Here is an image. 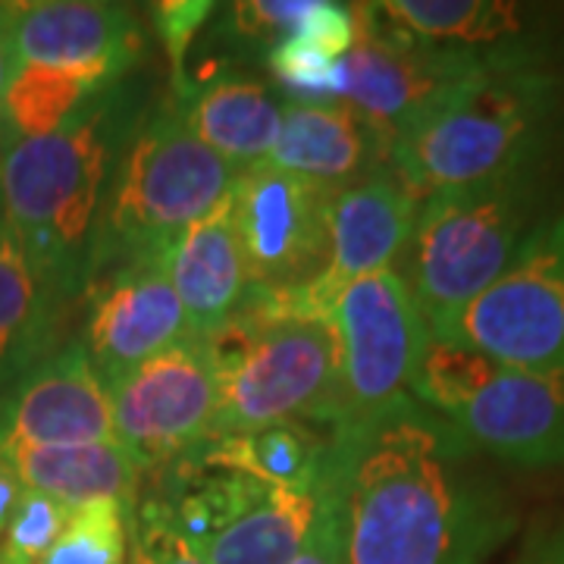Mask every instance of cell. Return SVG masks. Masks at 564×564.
Returning a JSON list of instances; mask_svg holds the SVG:
<instances>
[{
	"instance_id": "cell-1",
	"label": "cell",
	"mask_w": 564,
	"mask_h": 564,
	"mask_svg": "<svg viewBox=\"0 0 564 564\" xmlns=\"http://www.w3.org/2000/svg\"><path fill=\"white\" fill-rule=\"evenodd\" d=\"M339 445L351 452L348 564H486L518 524L480 452L423 404Z\"/></svg>"
},
{
	"instance_id": "cell-2",
	"label": "cell",
	"mask_w": 564,
	"mask_h": 564,
	"mask_svg": "<svg viewBox=\"0 0 564 564\" xmlns=\"http://www.w3.org/2000/svg\"><path fill=\"white\" fill-rule=\"evenodd\" d=\"M555 107V79L521 44H505L477 79L392 139L389 166L421 204L445 188L533 173Z\"/></svg>"
},
{
	"instance_id": "cell-3",
	"label": "cell",
	"mask_w": 564,
	"mask_h": 564,
	"mask_svg": "<svg viewBox=\"0 0 564 564\" xmlns=\"http://www.w3.org/2000/svg\"><path fill=\"white\" fill-rule=\"evenodd\" d=\"M110 91L39 139L0 144L3 220L39 280L61 299L88 285L113 148Z\"/></svg>"
},
{
	"instance_id": "cell-4",
	"label": "cell",
	"mask_w": 564,
	"mask_h": 564,
	"mask_svg": "<svg viewBox=\"0 0 564 564\" xmlns=\"http://www.w3.org/2000/svg\"><path fill=\"white\" fill-rule=\"evenodd\" d=\"M207 343L220 377L214 440L285 421L333 423L339 389L333 317L307 314L289 299L248 292L242 311Z\"/></svg>"
},
{
	"instance_id": "cell-5",
	"label": "cell",
	"mask_w": 564,
	"mask_h": 564,
	"mask_svg": "<svg viewBox=\"0 0 564 564\" xmlns=\"http://www.w3.org/2000/svg\"><path fill=\"white\" fill-rule=\"evenodd\" d=\"M239 170L180 120L173 104L135 132L107 195L88 282L126 261L161 258L188 226L217 210Z\"/></svg>"
},
{
	"instance_id": "cell-6",
	"label": "cell",
	"mask_w": 564,
	"mask_h": 564,
	"mask_svg": "<svg viewBox=\"0 0 564 564\" xmlns=\"http://www.w3.org/2000/svg\"><path fill=\"white\" fill-rule=\"evenodd\" d=\"M533 226V173L445 188L421 204L402 276L433 339L502 276Z\"/></svg>"
},
{
	"instance_id": "cell-7",
	"label": "cell",
	"mask_w": 564,
	"mask_h": 564,
	"mask_svg": "<svg viewBox=\"0 0 564 564\" xmlns=\"http://www.w3.org/2000/svg\"><path fill=\"white\" fill-rule=\"evenodd\" d=\"M329 317L339 336V389L329 440L361 443L389 414L414 402L411 386L433 336L402 270L351 282Z\"/></svg>"
},
{
	"instance_id": "cell-8",
	"label": "cell",
	"mask_w": 564,
	"mask_h": 564,
	"mask_svg": "<svg viewBox=\"0 0 564 564\" xmlns=\"http://www.w3.org/2000/svg\"><path fill=\"white\" fill-rule=\"evenodd\" d=\"M355 10V44L339 61L336 101L355 107L389 144L477 79L499 51L426 44L389 25L373 3Z\"/></svg>"
},
{
	"instance_id": "cell-9",
	"label": "cell",
	"mask_w": 564,
	"mask_h": 564,
	"mask_svg": "<svg viewBox=\"0 0 564 564\" xmlns=\"http://www.w3.org/2000/svg\"><path fill=\"white\" fill-rule=\"evenodd\" d=\"M117 443L141 464L161 470L214 443L220 417L217 355L192 336L135 364L107 383Z\"/></svg>"
},
{
	"instance_id": "cell-10",
	"label": "cell",
	"mask_w": 564,
	"mask_h": 564,
	"mask_svg": "<svg viewBox=\"0 0 564 564\" xmlns=\"http://www.w3.org/2000/svg\"><path fill=\"white\" fill-rule=\"evenodd\" d=\"M443 343L511 370H564V214L540 220L514 261Z\"/></svg>"
},
{
	"instance_id": "cell-11",
	"label": "cell",
	"mask_w": 564,
	"mask_h": 564,
	"mask_svg": "<svg viewBox=\"0 0 564 564\" xmlns=\"http://www.w3.org/2000/svg\"><path fill=\"white\" fill-rule=\"evenodd\" d=\"M336 192L270 163L239 170L229 192L251 295H302L329 261Z\"/></svg>"
},
{
	"instance_id": "cell-12",
	"label": "cell",
	"mask_w": 564,
	"mask_h": 564,
	"mask_svg": "<svg viewBox=\"0 0 564 564\" xmlns=\"http://www.w3.org/2000/svg\"><path fill=\"white\" fill-rule=\"evenodd\" d=\"M421 202L408 192L392 166H380L361 182L336 192L329 207V261L317 280L292 295L307 314L329 317L336 299L351 282L399 270L414 236Z\"/></svg>"
},
{
	"instance_id": "cell-13",
	"label": "cell",
	"mask_w": 564,
	"mask_h": 564,
	"mask_svg": "<svg viewBox=\"0 0 564 564\" xmlns=\"http://www.w3.org/2000/svg\"><path fill=\"white\" fill-rule=\"evenodd\" d=\"M192 323L173 289L166 258H141L110 267L91 292L85 351L110 383L135 364L192 339Z\"/></svg>"
},
{
	"instance_id": "cell-14",
	"label": "cell",
	"mask_w": 564,
	"mask_h": 564,
	"mask_svg": "<svg viewBox=\"0 0 564 564\" xmlns=\"http://www.w3.org/2000/svg\"><path fill=\"white\" fill-rule=\"evenodd\" d=\"M445 421L496 462L527 470L564 467V370L496 367Z\"/></svg>"
},
{
	"instance_id": "cell-15",
	"label": "cell",
	"mask_w": 564,
	"mask_h": 564,
	"mask_svg": "<svg viewBox=\"0 0 564 564\" xmlns=\"http://www.w3.org/2000/svg\"><path fill=\"white\" fill-rule=\"evenodd\" d=\"M113 440L107 383L82 343L57 348L0 395V452Z\"/></svg>"
},
{
	"instance_id": "cell-16",
	"label": "cell",
	"mask_w": 564,
	"mask_h": 564,
	"mask_svg": "<svg viewBox=\"0 0 564 564\" xmlns=\"http://www.w3.org/2000/svg\"><path fill=\"white\" fill-rule=\"evenodd\" d=\"M141 54L135 13L104 0L20 3L13 22V66H41L117 82Z\"/></svg>"
},
{
	"instance_id": "cell-17",
	"label": "cell",
	"mask_w": 564,
	"mask_h": 564,
	"mask_svg": "<svg viewBox=\"0 0 564 564\" xmlns=\"http://www.w3.org/2000/svg\"><path fill=\"white\" fill-rule=\"evenodd\" d=\"M263 163L343 192L389 166V139L343 101H289L280 139Z\"/></svg>"
},
{
	"instance_id": "cell-18",
	"label": "cell",
	"mask_w": 564,
	"mask_h": 564,
	"mask_svg": "<svg viewBox=\"0 0 564 564\" xmlns=\"http://www.w3.org/2000/svg\"><path fill=\"white\" fill-rule=\"evenodd\" d=\"M163 258L195 336H214L242 311L251 285L229 198L188 226Z\"/></svg>"
},
{
	"instance_id": "cell-19",
	"label": "cell",
	"mask_w": 564,
	"mask_h": 564,
	"mask_svg": "<svg viewBox=\"0 0 564 564\" xmlns=\"http://www.w3.org/2000/svg\"><path fill=\"white\" fill-rule=\"evenodd\" d=\"M170 104L195 139L236 170H248L270 158L280 139L285 107L263 82L239 73H220L202 85L176 82Z\"/></svg>"
},
{
	"instance_id": "cell-20",
	"label": "cell",
	"mask_w": 564,
	"mask_h": 564,
	"mask_svg": "<svg viewBox=\"0 0 564 564\" xmlns=\"http://www.w3.org/2000/svg\"><path fill=\"white\" fill-rule=\"evenodd\" d=\"M20 474L25 489L44 492L69 511L101 499L139 508L141 464L113 443L13 445L0 452Z\"/></svg>"
},
{
	"instance_id": "cell-21",
	"label": "cell",
	"mask_w": 564,
	"mask_h": 564,
	"mask_svg": "<svg viewBox=\"0 0 564 564\" xmlns=\"http://www.w3.org/2000/svg\"><path fill=\"white\" fill-rule=\"evenodd\" d=\"M61 304L7 229L0 236V392L57 351Z\"/></svg>"
},
{
	"instance_id": "cell-22",
	"label": "cell",
	"mask_w": 564,
	"mask_h": 564,
	"mask_svg": "<svg viewBox=\"0 0 564 564\" xmlns=\"http://www.w3.org/2000/svg\"><path fill=\"white\" fill-rule=\"evenodd\" d=\"M326 455L329 440L317 436L304 421H285L251 433L220 436L195 452L192 462L236 470L267 489L314 492L321 484Z\"/></svg>"
},
{
	"instance_id": "cell-23",
	"label": "cell",
	"mask_w": 564,
	"mask_h": 564,
	"mask_svg": "<svg viewBox=\"0 0 564 564\" xmlns=\"http://www.w3.org/2000/svg\"><path fill=\"white\" fill-rule=\"evenodd\" d=\"M373 10L404 35L440 47L496 51L521 32V10L496 0H386Z\"/></svg>"
},
{
	"instance_id": "cell-24",
	"label": "cell",
	"mask_w": 564,
	"mask_h": 564,
	"mask_svg": "<svg viewBox=\"0 0 564 564\" xmlns=\"http://www.w3.org/2000/svg\"><path fill=\"white\" fill-rule=\"evenodd\" d=\"M317 511L314 492L270 489L251 511L229 524L204 549L207 564H289L311 530Z\"/></svg>"
},
{
	"instance_id": "cell-25",
	"label": "cell",
	"mask_w": 564,
	"mask_h": 564,
	"mask_svg": "<svg viewBox=\"0 0 564 564\" xmlns=\"http://www.w3.org/2000/svg\"><path fill=\"white\" fill-rule=\"evenodd\" d=\"M117 85L85 76V73H61L41 66H13V76L3 98L0 126L7 139H39L63 122L73 120L82 107L101 98Z\"/></svg>"
},
{
	"instance_id": "cell-26",
	"label": "cell",
	"mask_w": 564,
	"mask_h": 564,
	"mask_svg": "<svg viewBox=\"0 0 564 564\" xmlns=\"http://www.w3.org/2000/svg\"><path fill=\"white\" fill-rule=\"evenodd\" d=\"M496 367L499 364L489 361L486 355L467 345L430 339L414 386H411V395L426 411L440 417H452L496 373Z\"/></svg>"
},
{
	"instance_id": "cell-27",
	"label": "cell",
	"mask_w": 564,
	"mask_h": 564,
	"mask_svg": "<svg viewBox=\"0 0 564 564\" xmlns=\"http://www.w3.org/2000/svg\"><path fill=\"white\" fill-rule=\"evenodd\" d=\"M132 514L113 499L76 508L61 540L39 564H129V524Z\"/></svg>"
},
{
	"instance_id": "cell-28",
	"label": "cell",
	"mask_w": 564,
	"mask_h": 564,
	"mask_svg": "<svg viewBox=\"0 0 564 564\" xmlns=\"http://www.w3.org/2000/svg\"><path fill=\"white\" fill-rule=\"evenodd\" d=\"M348 445L329 440V455L317 484V511L299 555L289 564H348Z\"/></svg>"
},
{
	"instance_id": "cell-29",
	"label": "cell",
	"mask_w": 564,
	"mask_h": 564,
	"mask_svg": "<svg viewBox=\"0 0 564 564\" xmlns=\"http://www.w3.org/2000/svg\"><path fill=\"white\" fill-rule=\"evenodd\" d=\"M69 508L57 499L25 489L0 533V564H39L69 524Z\"/></svg>"
},
{
	"instance_id": "cell-30",
	"label": "cell",
	"mask_w": 564,
	"mask_h": 564,
	"mask_svg": "<svg viewBox=\"0 0 564 564\" xmlns=\"http://www.w3.org/2000/svg\"><path fill=\"white\" fill-rule=\"evenodd\" d=\"M273 76L282 82L295 101H336L339 91V61L326 57L307 41L285 39L267 51Z\"/></svg>"
},
{
	"instance_id": "cell-31",
	"label": "cell",
	"mask_w": 564,
	"mask_h": 564,
	"mask_svg": "<svg viewBox=\"0 0 564 564\" xmlns=\"http://www.w3.org/2000/svg\"><path fill=\"white\" fill-rule=\"evenodd\" d=\"M129 564H207L204 555L166 521L158 505L135 508L129 524Z\"/></svg>"
},
{
	"instance_id": "cell-32",
	"label": "cell",
	"mask_w": 564,
	"mask_h": 564,
	"mask_svg": "<svg viewBox=\"0 0 564 564\" xmlns=\"http://www.w3.org/2000/svg\"><path fill=\"white\" fill-rule=\"evenodd\" d=\"M307 3L311 0H248L232 7L229 20L239 35L263 41V47L270 51L299 29V22L307 13Z\"/></svg>"
},
{
	"instance_id": "cell-33",
	"label": "cell",
	"mask_w": 564,
	"mask_h": 564,
	"mask_svg": "<svg viewBox=\"0 0 564 564\" xmlns=\"http://www.w3.org/2000/svg\"><path fill=\"white\" fill-rule=\"evenodd\" d=\"M210 13H214V3H207V0H163V3H154V22H158L163 51L170 57L176 82L185 79L182 66H185L188 44L195 41L198 29L207 22Z\"/></svg>"
},
{
	"instance_id": "cell-34",
	"label": "cell",
	"mask_w": 564,
	"mask_h": 564,
	"mask_svg": "<svg viewBox=\"0 0 564 564\" xmlns=\"http://www.w3.org/2000/svg\"><path fill=\"white\" fill-rule=\"evenodd\" d=\"M20 13V3H0V117H3V98L13 76V22Z\"/></svg>"
},
{
	"instance_id": "cell-35",
	"label": "cell",
	"mask_w": 564,
	"mask_h": 564,
	"mask_svg": "<svg viewBox=\"0 0 564 564\" xmlns=\"http://www.w3.org/2000/svg\"><path fill=\"white\" fill-rule=\"evenodd\" d=\"M518 564H564V524L549 530V533L530 536Z\"/></svg>"
},
{
	"instance_id": "cell-36",
	"label": "cell",
	"mask_w": 564,
	"mask_h": 564,
	"mask_svg": "<svg viewBox=\"0 0 564 564\" xmlns=\"http://www.w3.org/2000/svg\"><path fill=\"white\" fill-rule=\"evenodd\" d=\"M22 492H25V486H22L20 474L13 470V464L0 455V533H3V527L10 521V514H13Z\"/></svg>"
},
{
	"instance_id": "cell-37",
	"label": "cell",
	"mask_w": 564,
	"mask_h": 564,
	"mask_svg": "<svg viewBox=\"0 0 564 564\" xmlns=\"http://www.w3.org/2000/svg\"><path fill=\"white\" fill-rule=\"evenodd\" d=\"M7 232V220H3V195H0V236Z\"/></svg>"
}]
</instances>
